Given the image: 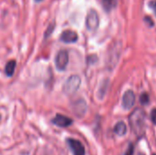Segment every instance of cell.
I'll return each mask as SVG.
<instances>
[{
    "label": "cell",
    "instance_id": "6da1fadb",
    "mask_svg": "<svg viewBox=\"0 0 156 155\" xmlns=\"http://www.w3.org/2000/svg\"><path fill=\"white\" fill-rule=\"evenodd\" d=\"M130 125L133 132L139 138L143 137L146 128V114L145 111L140 108L135 109L129 118Z\"/></svg>",
    "mask_w": 156,
    "mask_h": 155
},
{
    "label": "cell",
    "instance_id": "7a4b0ae2",
    "mask_svg": "<svg viewBox=\"0 0 156 155\" xmlns=\"http://www.w3.org/2000/svg\"><path fill=\"white\" fill-rule=\"evenodd\" d=\"M81 83L80 78L78 75H72L70 76L66 82L63 85V91L67 95H72L74 94L80 88Z\"/></svg>",
    "mask_w": 156,
    "mask_h": 155
},
{
    "label": "cell",
    "instance_id": "3957f363",
    "mask_svg": "<svg viewBox=\"0 0 156 155\" xmlns=\"http://www.w3.org/2000/svg\"><path fill=\"white\" fill-rule=\"evenodd\" d=\"M100 25V17L96 10L90 9L86 17V27L90 31H95Z\"/></svg>",
    "mask_w": 156,
    "mask_h": 155
},
{
    "label": "cell",
    "instance_id": "277c9868",
    "mask_svg": "<svg viewBox=\"0 0 156 155\" xmlns=\"http://www.w3.org/2000/svg\"><path fill=\"white\" fill-rule=\"evenodd\" d=\"M68 63H69V53L67 50L62 49L56 56V58H55L56 67L58 70L62 71L67 68Z\"/></svg>",
    "mask_w": 156,
    "mask_h": 155
},
{
    "label": "cell",
    "instance_id": "5b68a950",
    "mask_svg": "<svg viewBox=\"0 0 156 155\" xmlns=\"http://www.w3.org/2000/svg\"><path fill=\"white\" fill-rule=\"evenodd\" d=\"M67 143L74 155H85V148L82 143L75 139H68Z\"/></svg>",
    "mask_w": 156,
    "mask_h": 155
},
{
    "label": "cell",
    "instance_id": "8992f818",
    "mask_svg": "<svg viewBox=\"0 0 156 155\" xmlns=\"http://www.w3.org/2000/svg\"><path fill=\"white\" fill-rule=\"evenodd\" d=\"M135 103V94L132 90H127L122 97V107L125 110H130Z\"/></svg>",
    "mask_w": 156,
    "mask_h": 155
},
{
    "label": "cell",
    "instance_id": "52a82bcc",
    "mask_svg": "<svg viewBox=\"0 0 156 155\" xmlns=\"http://www.w3.org/2000/svg\"><path fill=\"white\" fill-rule=\"evenodd\" d=\"M52 122L58 127L66 128V127H69L72 124V120L67 116H64L61 114H57L55 116V118L52 120Z\"/></svg>",
    "mask_w": 156,
    "mask_h": 155
},
{
    "label": "cell",
    "instance_id": "ba28073f",
    "mask_svg": "<svg viewBox=\"0 0 156 155\" xmlns=\"http://www.w3.org/2000/svg\"><path fill=\"white\" fill-rule=\"evenodd\" d=\"M60 40L64 43H74L78 40V34L73 30H65L60 35Z\"/></svg>",
    "mask_w": 156,
    "mask_h": 155
},
{
    "label": "cell",
    "instance_id": "9c48e42d",
    "mask_svg": "<svg viewBox=\"0 0 156 155\" xmlns=\"http://www.w3.org/2000/svg\"><path fill=\"white\" fill-rule=\"evenodd\" d=\"M87 110V105L86 102L83 100H78L76 102H74L73 104V111L76 113V115L78 116H82L85 114Z\"/></svg>",
    "mask_w": 156,
    "mask_h": 155
},
{
    "label": "cell",
    "instance_id": "30bf717a",
    "mask_svg": "<svg viewBox=\"0 0 156 155\" xmlns=\"http://www.w3.org/2000/svg\"><path fill=\"white\" fill-rule=\"evenodd\" d=\"M121 48H122V46H120V44H117V45H114L113 46V50L112 52H110L111 57L109 58V60L111 61L112 68H114L115 64L118 62V58L120 57Z\"/></svg>",
    "mask_w": 156,
    "mask_h": 155
},
{
    "label": "cell",
    "instance_id": "8fae6325",
    "mask_svg": "<svg viewBox=\"0 0 156 155\" xmlns=\"http://www.w3.org/2000/svg\"><path fill=\"white\" fill-rule=\"evenodd\" d=\"M126 132H127V126H126V124H125L123 122H118V123L115 125V127H114V132L117 133V134L120 135V136L124 135V134L126 133Z\"/></svg>",
    "mask_w": 156,
    "mask_h": 155
},
{
    "label": "cell",
    "instance_id": "7c38bea8",
    "mask_svg": "<svg viewBox=\"0 0 156 155\" xmlns=\"http://www.w3.org/2000/svg\"><path fill=\"white\" fill-rule=\"evenodd\" d=\"M118 4V0H102V5L105 11L110 12L113 8L116 7Z\"/></svg>",
    "mask_w": 156,
    "mask_h": 155
},
{
    "label": "cell",
    "instance_id": "4fadbf2b",
    "mask_svg": "<svg viewBox=\"0 0 156 155\" xmlns=\"http://www.w3.org/2000/svg\"><path fill=\"white\" fill-rule=\"evenodd\" d=\"M16 69V61L15 60H10L6 63L5 68V72L6 74V76L11 77L15 71Z\"/></svg>",
    "mask_w": 156,
    "mask_h": 155
},
{
    "label": "cell",
    "instance_id": "5bb4252c",
    "mask_svg": "<svg viewBox=\"0 0 156 155\" xmlns=\"http://www.w3.org/2000/svg\"><path fill=\"white\" fill-rule=\"evenodd\" d=\"M140 101H141V103L143 105H146L149 102V96H148V94L145 93V92L143 93L141 95V97H140Z\"/></svg>",
    "mask_w": 156,
    "mask_h": 155
},
{
    "label": "cell",
    "instance_id": "9a60e30c",
    "mask_svg": "<svg viewBox=\"0 0 156 155\" xmlns=\"http://www.w3.org/2000/svg\"><path fill=\"white\" fill-rule=\"evenodd\" d=\"M151 120L153 123L156 124V109H154L151 112Z\"/></svg>",
    "mask_w": 156,
    "mask_h": 155
},
{
    "label": "cell",
    "instance_id": "2e32d148",
    "mask_svg": "<svg viewBox=\"0 0 156 155\" xmlns=\"http://www.w3.org/2000/svg\"><path fill=\"white\" fill-rule=\"evenodd\" d=\"M149 6L154 10V14H155L156 16V0L151 1V2L149 3Z\"/></svg>",
    "mask_w": 156,
    "mask_h": 155
},
{
    "label": "cell",
    "instance_id": "e0dca14e",
    "mask_svg": "<svg viewBox=\"0 0 156 155\" xmlns=\"http://www.w3.org/2000/svg\"><path fill=\"white\" fill-rule=\"evenodd\" d=\"M133 144H130V146H129V148H128V150H127V152H126V153L125 155H133Z\"/></svg>",
    "mask_w": 156,
    "mask_h": 155
},
{
    "label": "cell",
    "instance_id": "ac0fdd59",
    "mask_svg": "<svg viewBox=\"0 0 156 155\" xmlns=\"http://www.w3.org/2000/svg\"><path fill=\"white\" fill-rule=\"evenodd\" d=\"M144 20L148 22L147 24H148L149 26H154V21L152 20V18H151V17H148V16H146V17L144 18Z\"/></svg>",
    "mask_w": 156,
    "mask_h": 155
},
{
    "label": "cell",
    "instance_id": "d6986e66",
    "mask_svg": "<svg viewBox=\"0 0 156 155\" xmlns=\"http://www.w3.org/2000/svg\"><path fill=\"white\" fill-rule=\"evenodd\" d=\"M53 28H54V25H52V26H51V25H50V26H49V27H48V31L46 32V37L48 36V34H49V33H52Z\"/></svg>",
    "mask_w": 156,
    "mask_h": 155
},
{
    "label": "cell",
    "instance_id": "ffe728a7",
    "mask_svg": "<svg viewBox=\"0 0 156 155\" xmlns=\"http://www.w3.org/2000/svg\"><path fill=\"white\" fill-rule=\"evenodd\" d=\"M36 2H40V1H42V0H35Z\"/></svg>",
    "mask_w": 156,
    "mask_h": 155
},
{
    "label": "cell",
    "instance_id": "44dd1931",
    "mask_svg": "<svg viewBox=\"0 0 156 155\" xmlns=\"http://www.w3.org/2000/svg\"><path fill=\"white\" fill-rule=\"evenodd\" d=\"M154 155H156V154H154Z\"/></svg>",
    "mask_w": 156,
    "mask_h": 155
}]
</instances>
